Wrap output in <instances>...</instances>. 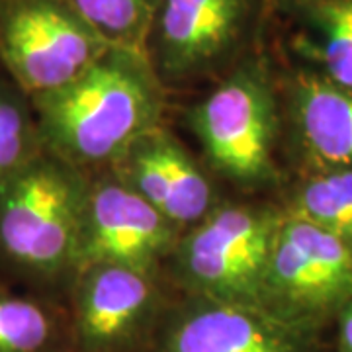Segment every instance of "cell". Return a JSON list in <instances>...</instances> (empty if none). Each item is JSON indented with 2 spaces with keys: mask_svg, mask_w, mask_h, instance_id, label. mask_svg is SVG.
Here are the masks:
<instances>
[{
  "mask_svg": "<svg viewBox=\"0 0 352 352\" xmlns=\"http://www.w3.org/2000/svg\"><path fill=\"white\" fill-rule=\"evenodd\" d=\"M166 88L145 53L110 47L65 87L32 98L43 151L92 175L163 126Z\"/></svg>",
  "mask_w": 352,
  "mask_h": 352,
  "instance_id": "6da1fadb",
  "label": "cell"
},
{
  "mask_svg": "<svg viewBox=\"0 0 352 352\" xmlns=\"http://www.w3.org/2000/svg\"><path fill=\"white\" fill-rule=\"evenodd\" d=\"M88 175L41 151L0 182V280L67 302L82 268Z\"/></svg>",
  "mask_w": 352,
  "mask_h": 352,
  "instance_id": "7a4b0ae2",
  "label": "cell"
},
{
  "mask_svg": "<svg viewBox=\"0 0 352 352\" xmlns=\"http://www.w3.org/2000/svg\"><path fill=\"white\" fill-rule=\"evenodd\" d=\"M210 170L247 192L280 180L276 151L280 82L261 51H252L186 112Z\"/></svg>",
  "mask_w": 352,
  "mask_h": 352,
  "instance_id": "3957f363",
  "label": "cell"
},
{
  "mask_svg": "<svg viewBox=\"0 0 352 352\" xmlns=\"http://www.w3.org/2000/svg\"><path fill=\"white\" fill-rule=\"evenodd\" d=\"M282 219L280 204L221 200L180 235L163 272L180 296L261 305L264 272Z\"/></svg>",
  "mask_w": 352,
  "mask_h": 352,
  "instance_id": "277c9868",
  "label": "cell"
},
{
  "mask_svg": "<svg viewBox=\"0 0 352 352\" xmlns=\"http://www.w3.org/2000/svg\"><path fill=\"white\" fill-rule=\"evenodd\" d=\"M266 0H161L147 57L164 88L221 78L252 53Z\"/></svg>",
  "mask_w": 352,
  "mask_h": 352,
  "instance_id": "5b68a950",
  "label": "cell"
},
{
  "mask_svg": "<svg viewBox=\"0 0 352 352\" xmlns=\"http://www.w3.org/2000/svg\"><path fill=\"white\" fill-rule=\"evenodd\" d=\"M352 300V245L286 214L278 227L261 292V307L323 333Z\"/></svg>",
  "mask_w": 352,
  "mask_h": 352,
  "instance_id": "8992f818",
  "label": "cell"
},
{
  "mask_svg": "<svg viewBox=\"0 0 352 352\" xmlns=\"http://www.w3.org/2000/svg\"><path fill=\"white\" fill-rule=\"evenodd\" d=\"M110 47L67 0H0V69L30 98L75 80Z\"/></svg>",
  "mask_w": 352,
  "mask_h": 352,
  "instance_id": "52a82bcc",
  "label": "cell"
},
{
  "mask_svg": "<svg viewBox=\"0 0 352 352\" xmlns=\"http://www.w3.org/2000/svg\"><path fill=\"white\" fill-rule=\"evenodd\" d=\"M175 294L163 272L90 264L67 296L75 352H145Z\"/></svg>",
  "mask_w": 352,
  "mask_h": 352,
  "instance_id": "ba28073f",
  "label": "cell"
},
{
  "mask_svg": "<svg viewBox=\"0 0 352 352\" xmlns=\"http://www.w3.org/2000/svg\"><path fill=\"white\" fill-rule=\"evenodd\" d=\"M321 335L261 305L175 294L145 352H323Z\"/></svg>",
  "mask_w": 352,
  "mask_h": 352,
  "instance_id": "9c48e42d",
  "label": "cell"
},
{
  "mask_svg": "<svg viewBox=\"0 0 352 352\" xmlns=\"http://www.w3.org/2000/svg\"><path fill=\"white\" fill-rule=\"evenodd\" d=\"M180 235L166 217L113 170L104 168L88 175L80 249L82 268L90 264H120L163 272Z\"/></svg>",
  "mask_w": 352,
  "mask_h": 352,
  "instance_id": "30bf717a",
  "label": "cell"
},
{
  "mask_svg": "<svg viewBox=\"0 0 352 352\" xmlns=\"http://www.w3.org/2000/svg\"><path fill=\"white\" fill-rule=\"evenodd\" d=\"M110 170L180 233L200 223L223 200L208 170L163 126L139 138Z\"/></svg>",
  "mask_w": 352,
  "mask_h": 352,
  "instance_id": "8fae6325",
  "label": "cell"
},
{
  "mask_svg": "<svg viewBox=\"0 0 352 352\" xmlns=\"http://www.w3.org/2000/svg\"><path fill=\"white\" fill-rule=\"evenodd\" d=\"M284 110L294 143L315 173L352 168V90L311 69L284 78Z\"/></svg>",
  "mask_w": 352,
  "mask_h": 352,
  "instance_id": "7c38bea8",
  "label": "cell"
},
{
  "mask_svg": "<svg viewBox=\"0 0 352 352\" xmlns=\"http://www.w3.org/2000/svg\"><path fill=\"white\" fill-rule=\"evenodd\" d=\"M294 24V51L311 71L352 90V0H272Z\"/></svg>",
  "mask_w": 352,
  "mask_h": 352,
  "instance_id": "4fadbf2b",
  "label": "cell"
},
{
  "mask_svg": "<svg viewBox=\"0 0 352 352\" xmlns=\"http://www.w3.org/2000/svg\"><path fill=\"white\" fill-rule=\"evenodd\" d=\"M0 352H75L67 303L0 280Z\"/></svg>",
  "mask_w": 352,
  "mask_h": 352,
  "instance_id": "5bb4252c",
  "label": "cell"
},
{
  "mask_svg": "<svg viewBox=\"0 0 352 352\" xmlns=\"http://www.w3.org/2000/svg\"><path fill=\"white\" fill-rule=\"evenodd\" d=\"M286 214L352 245V168L307 176L282 204Z\"/></svg>",
  "mask_w": 352,
  "mask_h": 352,
  "instance_id": "9a60e30c",
  "label": "cell"
},
{
  "mask_svg": "<svg viewBox=\"0 0 352 352\" xmlns=\"http://www.w3.org/2000/svg\"><path fill=\"white\" fill-rule=\"evenodd\" d=\"M112 47L147 55L161 0H67Z\"/></svg>",
  "mask_w": 352,
  "mask_h": 352,
  "instance_id": "2e32d148",
  "label": "cell"
},
{
  "mask_svg": "<svg viewBox=\"0 0 352 352\" xmlns=\"http://www.w3.org/2000/svg\"><path fill=\"white\" fill-rule=\"evenodd\" d=\"M43 151L32 98L0 73V182Z\"/></svg>",
  "mask_w": 352,
  "mask_h": 352,
  "instance_id": "e0dca14e",
  "label": "cell"
},
{
  "mask_svg": "<svg viewBox=\"0 0 352 352\" xmlns=\"http://www.w3.org/2000/svg\"><path fill=\"white\" fill-rule=\"evenodd\" d=\"M333 352H352V300L335 317Z\"/></svg>",
  "mask_w": 352,
  "mask_h": 352,
  "instance_id": "ac0fdd59",
  "label": "cell"
}]
</instances>
